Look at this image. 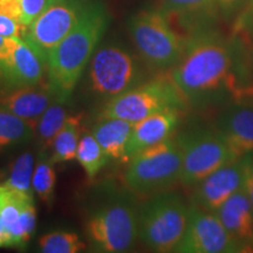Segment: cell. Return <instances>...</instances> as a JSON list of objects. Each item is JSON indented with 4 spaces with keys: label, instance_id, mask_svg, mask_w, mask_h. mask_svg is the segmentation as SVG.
Listing matches in <instances>:
<instances>
[{
    "label": "cell",
    "instance_id": "cell-33",
    "mask_svg": "<svg viewBox=\"0 0 253 253\" xmlns=\"http://www.w3.org/2000/svg\"><path fill=\"white\" fill-rule=\"evenodd\" d=\"M0 14L7 15L20 23L21 13L18 0H0Z\"/></svg>",
    "mask_w": 253,
    "mask_h": 253
},
{
    "label": "cell",
    "instance_id": "cell-23",
    "mask_svg": "<svg viewBox=\"0 0 253 253\" xmlns=\"http://www.w3.org/2000/svg\"><path fill=\"white\" fill-rule=\"evenodd\" d=\"M75 158L88 179L95 178L109 160L93 134H86L80 138Z\"/></svg>",
    "mask_w": 253,
    "mask_h": 253
},
{
    "label": "cell",
    "instance_id": "cell-25",
    "mask_svg": "<svg viewBox=\"0 0 253 253\" xmlns=\"http://www.w3.org/2000/svg\"><path fill=\"white\" fill-rule=\"evenodd\" d=\"M53 166L54 164L50 162L49 157L45 154V151L43 153L41 151L36 169H34L33 181H32L33 191L41 201L48 205H50L54 198L56 185V173Z\"/></svg>",
    "mask_w": 253,
    "mask_h": 253
},
{
    "label": "cell",
    "instance_id": "cell-17",
    "mask_svg": "<svg viewBox=\"0 0 253 253\" xmlns=\"http://www.w3.org/2000/svg\"><path fill=\"white\" fill-rule=\"evenodd\" d=\"M181 109L168 108L135 123L126 144L128 160L150 145L171 137L179 123Z\"/></svg>",
    "mask_w": 253,
    "mask_h": 253
},
{
    "label": "cell",
    "instance_id": "cell-21",
    "mask_svg": "<svg viewBox=\"0 0 253 253\" xmlns=\"http://www.w3.org/2000/svg\"><path fill=\"white\" fill-rule=\"evenodd\" d=\"M80 131L81 116H68L67 121L53 140L50 162L59 164L74 160L80 142Z\"/></svg>",
    "mask_w": 253,
    "mask_h": 253
},
{
    "label": "cell",
    "instance_id": "cell-13",
    "mask_svg": "<svg viewBox=\"0 0 253 253\" xmlns=\"http://www.w3.org/2000/svg\"><path fill=\"white\" fill-rule=\"evenodd\" d=\"M0 218L13 239V248L24 249L36 229L37 210L33 195L0 184Z\"/></svg>",
    "mask_w": 253,
    "mask_h": 253
},
{
    "label": "cell",
    "instance_id": "cell-16",
    "mask_svg": "<svg viewBox=\"0 0 253 253\" xmlns=\"http://www.w3.org/2000/svg\"><path fill=\"white\" fill-rule=\"evenodd\" d=\"M218 129L239 158L253 154V100L230 103L221 114Z\"/></svg>",
    "mask_w": 253,
    "mask_h": 253
},
{
    "label": "cell",
    "instance_id": "cell-32",
    "mask_svg": "<svg viewBox=\"0 0 253 253\" xmlns=\"http://www.w3.org/2000/svg\"><path fill=\"white\" fill-rule=\"evenodd\" d=\"M244 161V171H245V179H244V189L246 194L249 196L250 202H251L253 209V154H249L243 157Z\"/></svg>",
    "mask_w": 253,
    "mask_h": 253
},
{
    "label": "cell",
    "instance_id": "cell-26",
    "mask_svg": "<svg viewBox=\"0 0 253 253\" xmlns=\"http://www.w3.org/2000/svg\"><path fill=\"white\" fill-rule=\"evenodd\" d=\"M84 248L80 237L72 231H53L39 239V249L43 253H77Z\"/></svg>",
    "mask_w": 253,
    "mask_h": 253
},
{
    "label": "cell",
    "instance_id": "cell-7",
    "mask_svg": "<svg viewBox=\"0 0 253 253\" xmlns=\"http://www.w3.org/2000/svg\"><path fill=\"white\" fill-rule=\"evenodd\" d=\"M186 103L170 77H164L143 82L109 99L99 114V120L120 119L135 125L163 109L183 110Z\"/></svg>",
    "mask_w": 253,
    "mask_h": 253
},
{
    "label": "cell",
    "instance_id": "cell-22",
    "mask_svg": "<svg viewBox=\"0 0 253 253\" xmlns=\"http://www.w3.org/2000/svg\"><path fill=\"white\" fill-rule=\"evenodd\" d=\"M34 128L14 114L0 109V150L30 142Z\"/></svg>",
    "mask_w": 253,
    "mask_h": 253
},
{
    "label": "cell",
    "instance_id": "cell-5",
    "mask_svg": "<svg viewBox=\"0 0 253 253\" xmlns=\"http://www.w3.org/2000/svg\"><path fill=\"white\" fill-rule=\"evenodd\" d=\"M190 205L175 192L153 195L140 208L138 239L151 251L176 252L188 226Z\"/></svg>",
    "mask_w": 253,
    "mask_h": 253
},
{
    "label": "cell",
    "instance_id": "cell-27",
    "mask_svg": "<svg viewBox=\"0 0 253 253\" xmlns=\"http://www.w3.org/2000/svg\"><path fill=\"white\" fill-rule=\"evenodd\" d=\"M34 173V157L31 153H24L19 156L12 164L11 171L7 179L4 182L9 188L24 192V194L33 195V181Z\"/></svg>",
    "mask_w": 253,
    "mask_h": 253
},
{
    "label": "cell",
    "instance_id": "cell-28",
    "mask_svg": "<svg viewBox=\"0 0 253 253\" xmlns=\"http://www.w3.org/2000/svg\"><path fill=\"white\" fill-rule=\"evenodd\" d=\"M236 36L245 43L253 42V0H250V5L237 20Z\"/></svg>",
    "mask_w": 253,
    "mask_h": 253
},
{
    "label": "cell",
    "instance_id": "cell-15",
    "mask_svg": "<svg viewBox=\"0 0 253 253\" xmlns=\"http://www.w3.org/2000/svg\"><path fill=\"white\" fill-rule=\"evenodd\" d=\"M45 72L46 58L42 53L23 38H18L7 60L9 91L41 84Z\"/></svg>",
    "mask_w": 253,
    "mask_h": 253
},
{
    "label": "cell",
    "instance_id": "cell-34",
    "mask_svg": "<svg viewBox=\"0 0 253 253\" xmlns=\"http://www.w3.org/2000/svg\"><path fill=\"white\" fill-rule=\"evenodd\" d=\"M2 248H13V239L0 218V249Z\"/></svg>",
    "mask_w": 253,
    "mask_h": 253
},
{
    "label": "cell",
    "instance_id": "cell-30",
    "mask_svg": "<svg viewBox=\"0 0 253 253\" xmlns=\"http://www.w3.org/2000/svg\"><path fill=\"white\" fill-rule=\"evenodd\" d=\"M20 37L5 38L0 36V86L9 91L7 84V60L11 55L15 41Z\"/></svg>",
    "mask_w": 253,
    "mask_h": 253
},
{
    "label": "cell",
    "instance_id": "cell-2",
    "mask_svg": "<svg viewBox=\"0 0 253 253\" xmlns=\"http://www.w3.org/2000/svg\"><path fill=\"white\" fill-rule=\"evenodd\" d=\"M109 21L106 7L89 0L74 28L46 55L47 86L55 101L66 103L71 99Z\"/></svg>",
    "mask_w": 253,
    "mask_h": 253
},
{
    "label": "cell",
    "instance_id": "cell-11",
    "mask_svg": "<svg viewBox=\"0 0 253 253\" xmlns=\"http://www.w3.org/2000/svg\"><path fill=\"white\" fill-rule=\"evenodd\" d=\"M176 252L238 253L245 251L230 235L216 212L191 204L188 226Z\"/></svg>",
    "mask_w": 253,
    "mask_h": 253
},
{
    "label": "cell",
    "instance_id": "cell-12",
    "mask_svg": "<svg viewBox=\"0 0 253 253\" xmlns=\"http://www.w3.org/2000/svg\"><path fill=\"white\" fill-rule=\"evenodd\" d=\"M244 161H231L196 184L192 204L204 210L216 212L231 196L244 188Z\"/></svg>",
    "mask_w": 253,
    "mask_h": 253
},
{
    "label": "cell",
    "instance_id": "cell-24",
    "mask_svg": "<svg viewBox=\"0 0 253 253\" xmlns=\"http://www.w3.org/2000/svg\"><path fill=\"white\" fill-rule=\"evenodd\" d=\"M68 119L67 109L65 108L62 102H58L50 104L46 112L41 115L38 122L36 131L38 135L41 149L45 151L47 148L52 147L53 140L56 134L60 131L66 121Z\"/></svg>",
    "mask_w": 253,
    "mask_h": 253
},
{
    "label": "cell",
    "instance_id": "cell-20",
    "mask_svg": "<svg viewBox=\"0 0 253 253\" xmlns=\"http://www.w3.org/2000/svg\"><path fill=\"white\" fill-rule=\"evenodd\" d=\"M134 125L120 119H102L94 126L93 135L107 156L128 162L126 144Z\"/></svg>",
    "mask_w": 253,
    "mask_h": 253
},
{
    "label": "cell",
    "instance_id": "cell-35",
    "mask_svg": "<svg viewBox=\"0 0 253 253\" xmlns=\"http://www.w3.org/2000/svg\"><path fill=\"white\" fill-rule=\"evenodd\" d=\"M216 1L223 13L230 14L238 8L243 0H216Z\"/></svg>",
    "mask_w": 253,
    "mask_h": 253
},
{
    "label": "cell",
    "instance_id": "cell-14",
    "mask_svg": "<svg viewBox=\"0 0 253 253\" xmlns=\"http://www.w3.org/2000/svg\"><path fill=\"white\" fill-rule=\"evenodd\" d=\"M161 4L170 24L186 41L211 30L219 11L216 0H161Z\"/></svg>",
    "mask_w": 253,
    "mask_h": 253
},
{
    "label": "cell",
    "instance_id": "cell-1",
    "mask_svg": "<svg viewBox=\"0 0 253 253\" xmlns=\"http://www.w3.org/2000/svg\"><path fill=\"white\" fill-rule=\"evenodd\" d=\"M169 77L188 103L253 100L246 43L212 28L190 38Z\"/></svg>",
    "mask_w": 253,
    "mask_h": 253
},
{
    "label": "cell",
    "instance_id": "cell-3",
    "mask_svg": "<svg viewBox=\"0 0 253 253\" xmlns=\"http://www.w3.org/2000/svg\"><path fill=\"white\" fill-rule=\"evenodd\" d=\"M138 212L126 194L115 192L95 204L86 221L90 248L103 253L130 251L138 238Z\"/></svg>",
    "mask_w": 253,
    "mask_h": 253
},
{
    "label": "cell",
    "instance_id": "cell-6",
    "mask_svg": "<svg viewBox=\"0 0 253 253\" xmlns=\"http://www.w3.org/2000/svg\"><path fill=\"white\" fill-rule=\"evenodd\" d=\"M182 147L178 137H169L135 154L125 172L126 188L136 195L147 196L166 191L179 182Z\"/></svg>",
    "mask_w": 253,
    "mask_h": 253
},
{
    "label": "cell",
    "instance_id": "cell-29",
    "mask_svg": "<svg viewBox=\"0 0 253 253\" xmlns=\"http://www.w3.org/2000/svg\"><path fill=\"white\" fill-rule=\"evenodd\" d=\"M20 6V24L28 27L45 8L48 0H18Z\"/></svg>",
    "mask_w": 253,
    "mask_h": 253
},
{
    "label": "cell",
    "instance_id": "cell-19",
    "mask_svg": "<svg viewBox=\"0 0 253 253\" xmlns=\"http://www.w3.org/2000/svg\"><path fill=\"white\" fill-rule=\"evenodd\" d=\"M55 101L47 84L23 87L8 91L0 97V109L6 110L27 121L36 130L38 122L46 109Z\"/></svg>",
    "mask_w": 253,
    "mask_h": 253
},
{
    "label": "cell",
    "instance_id": "cell-4",
    "mask_svg": "<svg viewBox=\"0 0 253 253\" xmlns=\"http://www.w3.org/2000/svg\"><path fill=\"white\" fill-rule=\"evenodd\" d=\"M129 33L142 60L157 71L171 69L182 58L186 41L161 8L142 9L128 21Z\"/></svg>",
    "mask_w": 253,
    "mask_h": 253
},
{
    "label": "cell",
    "instance_id": "cell-18",
    "mask_svg": "<svg viewBox=\"0 0 253 253\" xmlns=\"http://www.w3.org/2000/svg\"><path fill=\"white\" fill-rule=\"evenodd\" d=\"M216 213L244 251L253 250V209L244 188L224 202Z\"/></svg>",
    "mask_w": 253,
    "mask_h": 253
},
{
    "label": "cell",
    "instance_id": "cell-9",
    "mask_svg": "<svg viewBox=\"0 0 253 253\" xmlns=\"http://www.w3.org/2000/svg\"><path fill=\"white\" fill-rule=\"evenodd\" d=\"M143 71L137 59L120 45L101 47L91 56L88 68L89 89L99 96L113 99L143 84Z\"/></svg>",
    "mask_w": 253,
    "mask_h": 253
},
{
    "label": "cell",
    "instance_id": "cell-31",
    "mask_svg": "<svg viewBox=\"0 0 253 253\" xmlns=\"http://www.w3.org/2000/svg\"><path fill=\"white\" fill-rule=\"evenodd\" d=\"M27 27L18 23L14 19L5 14H0V36L5 38L20 37L23 38Z\"/></svg>",
    "mask_w": 253,
    "mask_h": 253
},
{
    "label": "cell",
    "instance_id": "cell-10",
    "mask_svg": "<svg viewBox=\"0 0 253 253\" xmlns=\"http://www.w3.org/2000/svg\"><path fill=\"white\" fill-rule=\"evenodd\" d=\"M88 2L89 0H48L39 17L27 27L23 39L46 58L78 24Z\"/></svg>",
    "mask_w": 253,
    "mask_h": 253
},
{
    "label": "cell",
    "instance_id": "cell-8",
    "mask_svg": "<svg viewBox=\"0 0 253 253\" xmlns=\"http://www.w3.org/2000/svg\"><path fill=\"white\" fill-rule=\"evenodd\" d=\"M182 147L179 182L194 188L218 168L238 160L219 129H198L178 136Z\"/></svg>",
    "mask_w": 253,
    "mask_h": 253
}]
</instances>
